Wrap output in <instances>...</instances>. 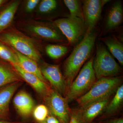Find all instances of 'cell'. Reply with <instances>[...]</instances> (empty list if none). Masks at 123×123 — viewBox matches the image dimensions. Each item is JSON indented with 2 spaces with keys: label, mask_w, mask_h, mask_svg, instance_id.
I'll return each instance as SVG.
<instances>
[{
  "label": "cell",
  "mask_w": 123,
  "mask_h": 123,
  "mask_svg": "<svg viewBox=\"0 0 123 123\" xmlns=\"http://www.w3.org/2000/svg\"><path fill=\"white\" fill-rule=\"evenodd\" d=\"M0 59L11 65H18L17 56L12 48L0 41Z\"/></svg>",
  "instance_id": "obj_24"
},
{
  "label": "cell",
  "mask_w": 123,
  "mask_h": 123,
  "mask_svg": "<svg viewBox=\"0 0 123 123\" xmlns=\"http://www.w3.org/2000/svg\"><path fill=\"white\" fill-rule=\"evenodd\" d=\"M35 10L37 15L43 17L42 19L51 21L69 15L60 1L56 0H40Z\"/></svg>",
  "instance_id": "obj_11"
},
{
  "label": "cell",
  "mask_w": 123,
  "mask_h": 123,
  "mask_svg": "<svg viewBox=\"0 0 123 123\" xmlns=\"http://www.w3.org/2000/svg\"><path fill=\"white\" fill-rule=\"evenodd\" d=\"M13 24L20 31L36 40L68 45L66 38L52 22L22 18Z\"/></svg>",
  "instance_id": "obj_2"
},
{
  "label": "cell",
  "mask_w": 123,
  "mask_h": 123,
  "mask_svg": "<svg viewBox=\"0 0 123 123\" xmlns=\"http://www.w3.org/2000/svg\"><path fill=\"white\" fill-rule=\"evenodd\" d=\"M23 81L9 63L0 59V88L12 83Z\"/></svg>",
  "instance_id": "obj_18"
},
{
  "label": "cell",
  "mask_w": 123,
  "mask_h": 123,
  "mask_svg": "<svg viewBox=\"0 0 123 123\" xmlns=\"http://www.w3.org/2000/svg\"><path fill=\"white\" fill-rule=\"evenodd\" d=\"M66 38L68 46L75 47L82 39L86 31L85 23L79 18L69 15L52 22Z\"/></svg>",
  "instance_id": "obj_7"
},
{
  "label": "cell",
  "mask_w": 123,
  "mask_h": 123,
  "mask_svg": "<svg viewBox=\"0 0 123 123\" xmlns=\"http://www.w3.org/2000/svg\"><path fill=\"white\" fill-rule=\"evenodd\" d=\"M121 77H112L98 79L88 92L76 99L81 108L96 102L110 98L121 85Z\"/></svg>",
  "instance_id": "obj_4"
},
{
  "label": "cell",
  "mask_w": 123,
  "mask_h": 123,
  "mask_svg": "<svg viewBox=\"0 0 123 123\" xmlns=\"http://www.w3.org/2000/svg\"><path fill=\"white\" fill-rule=\"evenodd\" d=\"M68 45L59 44H49L45 47L46 54L52 59H59L66 55L69 51Z\"/></svg>",
  "instance_id": "obj_21"
},
{
  "label": "cell",
  "mask_w": 123,
  "mask_h": 123,
  "mask_svg": "<svg viewBox=\"0 0 123 123\" xmlns=\"http://www.w3.org/2000/svg\"><path fill=\"white\" fill-rule=\"evenodd\" d=\"M8 0H0V8L8 1Z\"/></svg>",
  "instance_id": "obj_31"
},
{
  "label": "cell",
  "mask_w": 123,
  "mask_h": 123,
  "mask_svg": "<svg viewBox=\"0 0 123 123\" xmlns=\"http://www.w3.org/2000/svg\"><path fill=\"white\" fill-rule=\"evenodd\" d=\"M22 0H8L0 8V34L13 24Z\"/></svg>",
  "instance_id": "obj_15"
},
{
  "label": "cell",
  "mask_w": 123,
  "mask_h": 123,
  "mask_svg": "<svg viewBox=\"0 0 123 123\" xmlns=\"http://www.w3.org/2000/svg\"><path fill=\"white\" fill-rule=\"evenodd\" d=\"M43 99L51 115L56 118L60 123H69L71 113L65 97L53 89H50Z\"/></svg>",
  "instance_id": "obj_8"
},
{
  "label": "cell",
  "mask_w": 123,
  "mask_h": 123,
  "mask_svg": "<svg viewBox=\"0 0 123 123\" xmlns=\"http://www.w3.org/2000/svg\"><path fill=\"white\" fill-rule=\"evenodd\" d=\"M11 65L23 80L29 84L39 96L43 98L46 96L50 89L48 84L36 75L24 71L18 65Z\"/></svg>",
  "instance_id": "obj_16"
},
{
  "label": "cell",
  "mask_w": 123,
  "mask_h": 123,
  "mask_svg": "<svg viewBox=\"0 0 123 123\" xmlns=\"http://www.w3.org/2000/svg\"><path fill=\"white\" fill-rule=\"evenodd\" d=\"M35 123H47L46 122V121H43V122H41V123H36L35 122Z\"/></svg>",
  "instance_id": "obj_32"
},
{
  "label": "cell",
  "mask_w": 123,
  "mask_h": 123,
  "mask_svg": "<svg viewBox=\"0 0 123 123\" xmlns=\"http://www.w3.org/2000/svg\"><path fill=\"white\" fill-rule=\"evenodd\" d=\"M13 103L15 110L21 118L25 120L30 117L35 103L27 92L24 90L18 92L14 98Z\"/></svg>",
  "instance_id": "obj_14"
},
{
  "label": "cell",
  "mask_w": 123,
  "mask_h": 123,
  "mask_svg": "<svg viewBox=\"0 0 123 123\" xmlns=\"http://www.w3.org/2000/svg\"><path fill=\"white\" fill-rule=\"evenodd\" d=\"M0 41L38 63L43 60V42L29 37L17 29L13 24L0 34Z\"/></svg>",
  "instance_id": "obj_3"
},
{
  "label": "cell",
  "mask_w": 123,
  "mask_h": 123,
  "mask_svg": "<svg viewBox=\"0 0 123 123\" xmlns=\"http://www.w3.org/2000/svg\"><path fill=\"white\" fill-rule=\"evenodd\" d=\"M108 10L101 31L102 34L110 33L116 30L123 22V8L121 1H115Z\"/></svg>",
  "instance_id": "obj_12"
},
{
  "label": "cell",
  "mask_w": 123,
  "mask_h": 123,
  "mask_svg": "<svg viewBox=\"0 0 123 123\" xmlns=\"http://www.w3.org/2000/svg\"><path fill=\"white\" fill-rule=\"evenodd\" d=\"M98 40L105 44L110 53L123 65V42L115 36H106L98 38Z\"/></svg>",
  "instance_id": "obj_20"
},
{
  "label": "cell",
  "mask_w": 123,
  "mask_h": 123,
  "mask_svg": "<svg viewBox=\"0 0 123 123\" xmlns=\"http://www.w3.org/2000/svg\"><path fill=\"white\" fill-rule=\"evenodd\" d=\"M46 121L47 123H60L58 119L53 116H49L46 119Z\"/></svg>",
  "instance_id": "obj_27"
},
{
  "label": "cell",
  "mask_w": 123,
  "mask_h": 123,
  "mask_svg": "<svg viewBox=\"0 0 123 123\" xmlns=\"http://www.w3.org/2000/svg\"><path fill=\"white\" fill-rule=\"evenodd\" d=\"M95 45L96 54L93 60V68L97 79L115 77L120 73L122 68L104 44L98 41Z\"/></svg>",
  "instance_id": "obj_5"
},
{
  "label": "cell",
  "mask_w": 123,
  "mask_h": 123,
  "mask_svg": "<svg viewBox=\"0 0 123 123\" xmlns=\"http://www.w3.org/2000/svg\"><path fill=\"white\" fill-rule=\"evenodd\" d=\"M40 0H27L24 1L23 11L26 14L34 12L39 4Z\"/></svg>",
  "instance_id": "obj_26"
},
{
  "label": "cell",
  "mask_w": 123,
  "mask_h": 123,
  "mask_svg": "<svg viewBox=\"0 0 123 123\" xmlns=\"http://www.w3.org/2000/svg\"><path fill=\"white\" fill-rule=\"evenodd\" d=\"M49 113L46 105L40 104L34 108L32 115L35 122L41 123L46 121Z\"/></svg>",
  "instance_id": "obj_25"
},
{
  "label": "cell",
  "mask_w": 123,
  "mask_h": 123,
  "mask_svg": "<svg viewBox=\"0 0 123 123\" xmlns=\"http://www.w3.org/2000/svg\"><path fill=\"white\" fill-rule=\"evenodd\" d=\"M123 101V85H121L117 88L115 94L109 104L105 108V112L111 114L116 112L121 106Z\"/></svg>",
  "instance_id": "obj_22"
},
{
  "label": "cell",
  "mask_w": 123,
  "mask_h": 123,
  "mask_svg": "<svg viewBox=\"0 0 123 123\" xmlns=\"http://www.w3.org/2000/svg\"><path fill=\"white\" fill-rule=\"evenodd\" d=\"M94 57L93 56L85 64L67 90L65 98L68 102L84 95L97 81L93 68Z\"/></svg>",
  "instance_id": "obj_6"
},
{
  "label": "cell",
  "mask_w": 123,
  "mask_h": 123,
  "mask_svg": "<svg viewBox=\"0 0 123 123\" xmlns=\"http://www.w3.org/2000/svg\"><path fill=\"white\" fill-rule=\"evenodd\" d=\"M38 64L42 75L53 89L63 97H66L67 86L59 65L49 64L43 60Z\"/></svg>",
  "instance_id": "obj_9"
},
{
  "label": "cell",
  "mask_w": 123,
  "mask_h": 123,
  "mask_svg": "<svg viewBox=\"0 0 123 123\" xmlns=\"http://www.w3.org/2000/svg\"><path fill=\"white\" fill-rule=\"evenodd\" d=\"M110 98L98 101L85 108L74 111L80 122L87 123L92 121L102 112L108 104Z\"/></svg>",
  "instance_id": "obj_17"
},
{
  "label": "cell",
  "mask_w": 123,
  "mask_h": 123,
  "mask_svg": "<svg viewBox=\"0 0 123 123\" xmlns=\"http://www.w3.org/2000/svg\"><path fill=\"white\" fill-rule=\"evenodd\" d=\"M22 81L9 84L0 89V120L12 121L10 111V103L14 94Z\"/></svg>",
  "instance_id": "obj_13"
},
{
  "label": "cell",
  "mask_w": 123,
  "mask_h": 123,
  "mask_svg": "<svg viewBox=\"0 0 123 123\" xmlns=\"http://www.w3.org/2000/svg\"><path fill=\"white\" fill-rule=\"evenodd\" d=\"M100 32V29L97 27L90 31H86L82 39L65 61L63 76L67 90L83 65L91 55Z\"/></svg>",
  "instance_id": "obj_1"
},
{
  "label": "cell",
  "mask_w": 123,
  "mask_h": 123,
  "mask_svg": "<svg viewBox=\"0 0 123 123\" xmlns=\"http://www.w3.org/2000/svg\"><path fill=\"white\" fill-rule=\"evenodd\" d=\"M108 123H123V120L122 118H117L112 120Z\"/></svg>",
  "instance_id": "obj_29"
},
{
  "label": "cell",
  "mask_w": 123,
  "mask_h": 123,
  "mask_svg": "<svg viewBox=\"0 0 123 123\" xmlns=\"http://www.w3.org/2000/svg\"><path fill=\"white\" fill-rule=\"evenodd\" d=\"M0 123H24L22 121H7L4 120H0Z\"/></svg>",
  "instance_id": "obj_30"
},
{
  "label": "cell",
  "mask_w": 123,
  "mask_h": 123,
  "mask_svg": "<svg viewBox=\"0 0 123 123\" xmlns=\"http://www.w3.org/2000/svg\"><path fill=\"white\" fill-rule=\"evenodd\" d=\"M11 48L13 50L17 58L18 65L23 70L36 75L43 81L46 84H48V82L42 75L37 62L30 57L19 53L13 48Z\"/></svg>",
  "instance_id": "obj_19"
},
{
  "label": "cell",
  "mask_w": 123,
  "mask_h": 123,
  "mask_svg": "<svg viewBox=\"0 0 123 123\" xmlns=\"http://www.w3.org/2000/svg\"><path fill=\"white\" fill-rule=\"evenodd\" d=\"M79 119L78 118L75 112L70 114L69 123H80Z\"/></svg>",
  "instance_id": "obj_28"
},
{
  "label": "cell",
  "mask_w": 123,
  "mask_h": 123,
  "mask_svg": "<svg viewBox=\"0 0 123 123\" xmlns=\"http://www.w3.org/2000/svg\"><path fill=\"white\" fill-rule=\"evenodd\" d=\"M63 2L69 11V15L79 18L84 21L81 0H64Z\"/></svg>",
  "instance_id": "obj_23"
},
{
  "label": "cell",
  "mask_w": 123,
  "mask_h": 123,
  "mask_svg": "<svg viewBox=\"0 0 123 123\" xmlns=\"http://www.w3.org/2000/svg\"><path fill=\"white\" fill-rule=\"evenodd\" d=\"M109 0H81L82 13L86 31H90L97 27L104 6Z\"/></svg>",
  "instance_id": "obj_10"
}]
</instances>
